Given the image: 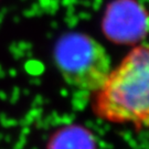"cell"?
I'll return each mask as SVG.
<instances>
[{"label":"cell","mask_w":149,"mask_h":149,"mask_svg":"<svg viewBox=\"0 0 149 149\" xmlns=\"http://www.w3.org/2000/svg\"><path fill=\"white\" fill-rule=\"evenodd\" d=\"M97 118L136 129L149 127V44L138 43L92 94Z\"/></svg>","instance_id":"6da1fadb"},{"label":"cell","mask_w":149,"mask_h":149,"mask_svg":"<svg viewBox=\"0 0 149 149\" xmlns=\"http://www.w3.org/2000/svg\"><path fill=\"white\" fill-rule=\"evenodd\" d=\"M53 61L69 85L93 94L109 74L112 66L106 49L82 32L65 33L53 48Z\"/></svg>","instance_id":"7a4b0ae2"},{"label":"cell","mask_w":149,"mask_h":149,"mask_svg":"<svg viewBox=\"0 0 149 149\" xmlns=\"http://www.w3.org/2000/svg\"><path fill=\"white\" fill-rule=\"evenodd\" d=\"M148 15L136 0H116L107 7L103 31L116 43H136L146 34Z\"/></svg>","instance_id":"3957f363"},{"label":"cell","mask_w":149,"mask_h":149,"mask_svg":"<svg viewBox=\"0 0 149 149\" xmlns=\"http://www.w3.org/2000/svg\"><path fill=\"white\" fill-rule=\"evenodd\" d=\"M47 149H97L94 134L80 124L58 128L47 143Z\"/></svg>","instance_id":"277c9868"}]
</instances>
